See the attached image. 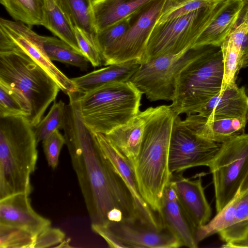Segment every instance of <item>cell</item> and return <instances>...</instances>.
<instances>
[{
  "label": "cell",
  "instance_id": "6da1fadb",
  "mask_svg": "<svg viewBox=\"0 0 248 248\" xmlns=\"http://www.w3.org/2000/svg\"><path fill=\"white\" fill-rule=\"evenodd\" d=\"M68 96L64 137L91 224L108 225V215L114 210L123 213L126 222L140 221L130 192L82 119L79 93Z\"/></svg>",
  "mask_w": 248,
  "mask_h": 248
},
{
  "label": "cell",
  "instance_id": "7a4b0ae2",
  "mask_svg": "<svg viewBox=\"0 0 248 248\" xmlns=\"http://www.w3.org/2000/svg\"><path fill=\"white\" fill-rule=\"evenodd\" d=\"M145 121L140 149L131 162L138 187L143 199L156 214L171 174L169 152L174 117L170 106L150 107L143 111Z\"/></svg>",
  "mask_w": 248,
  "mask_h": 248
},
{
  "label": "cell",
  "instance_id": "3957f363",
  "mask_svg": "<svg viewBox=\"0 0 248 248\" xmlns=\"http://www.w3.org/2000/svg\"><path fill=\"white\" fill-rule=\"evenodd\" d=\"M33 127L25 116L0 117V199L31 191L38 157Z\"/></svg>",
  "mask_w": 248,
  "mask_h": 248
},
{
  "label": "cell",
  "instance_id": "277c9868",
  "mask_svg": "<svg viewBox=\"0 0 248 248\" xmlns=\"http://www.w3.org/2000/svg\"><path fill=\"white\" fill-rule=\"evenodd\" d=\"M0 82L18 92L30 107L26 118L33 127L43 118L60 88L27 54L16 47L0 49Z\"/></svg>",
  "mask_w": 248,
  "mask_h": 248
},
{
  "label": "cell",
  "instance_id": "5b68a950",
  "mask_svg": "<svg viewBox=\"0 0 248 248\" xmlns=\"http://www.w3.org/2000/svg\"><path fill=\"white\" fill-rule=\"evenodd\" d=\"M79 93L84 123L93 132L104 135L126 124L139 113L143 94L130 81L107 84Z\"/></svg>",
  "mask_w": 248,
  "mask_h": 248
},
{
  "label": "cell",
  "instance_id": "8992f818",
  "mask_svg": "<svg viewBox=\"0 0 248 248\" xmlns=\"http://www.w3.org/2000/svg\"><path fill=\"white\" fill-rule=\"evenodd\" d=\"M223 63L220 47L208 46L180 72L170 105L179 115L197 114L221 89Z\"/></svg>",
  "mask_w": 248,
  "mask_h": 248
},
{
  "label": "cell",
  "instance_id": "52a82bcc",
  "mask_svg": "<svg viewBox=\"0 0 248 248\" xmlns=\"http://www.w3.org/2000/svg\"><path fill=\"white\" fill-rule=\"evenodd\" d=\"M225 1L203 7L155 26L140 62L192 48Z\"/></svg>",
  "mask_w": 248,
  "mask_h": 248
},
{
  "label": "cell",
  "instance_id": "ba28073f",
  "mask_svg": "<svg viewBox=\"0 0 248 248\" xmlns=\"http://www.w3.org/2000/svg\"><path fill=\"white\" fill-rule=\"evenodd\" d=\"M207 46L191 48L176 54L163 55L142 62L129 81L150 101L172 102L179 74Z\"/></svg>",
  "mask_w": 248,
  "mask_h": 248
},
{
  "label": "cell",
  "instance_id": "9c48e42d",
  "mask_svg": "<svg viewBox=\"0 0 248 248\" xmlns=\"http://www.w3.org/2000/svg\"><path fill=\"white\" fill-rule=\"evenodd\" d=\"M208 167L213 177L217 213L236 196L248 170V134L221 143Z\"/></svg>",
  "mask_w": 248,
  "mask_h": 248
},
{
  "label": "cell",
  "instance_id": "30bf717a",
  "mask_svg": "<svg viewBox=\"0 0 248 248\" xmlns=\"http://www.w3.org/2000/svg\"><path fill=\"white\" fill-rule=\"evenodd\" d=\"M220 145L197 135L176 115L169 147L170 173H180L198 166L209 167Z\"/></svg>",
  "mask_w": 248,
  "mask_h": 248
},
{
  "label": "cell",
  "instance_id": "8fae6325",
  "mask_svg": "<svg viewBox=\"0 0 248 248\" xmlns=\"http://www.w3.org/2000/svg\"><path fill=\"white\" fill-rule=\"evenodd\" d=\"M169 0H154L133 16L124 36L103 61V65L140 60L145 54L152 31L166 9Z\"/></svg>",
  "mask_w": 248,
  "mask_h": 248
},
{
  "label": "cell",
  "instance_id": "7c38bea8",
  "mask_svg": "<svg viewBox=\"0 0 248 248\" xmlns=\"http://www.w3.org/2000/svg\"><path fill=\"white\" fill-rule=\"evenodd\" d=\"M16 47L27 54L56 82L65 94L77 91L69 78L48 58L43 47L41 35L18 21L0 19V49Z\"/></svg>",
  "mask_w": 248,
  "mask_h": 248
},
{
  "label": "cell",
  "instance_id": "4fadbf2b",
  "mask_svg": "<svg viewBox=\"0 0 248 248\" xmlns=\"http://www.w3.org/2000/svg\"><path fill=\"white\" fill-rule=\"evenodd\" d=\"M94 133L104 155L130 192L141 223L154 228L162 227L159 217L155 215L156 213L150 208L140 194L131 162L111 144L105 135Z\"/></svg>",
  "mask_w": 248,
  "mask_h": 248
},
{
  "label": "cell",
  "instance_id": "5bb4252c",
  "mask_svg": "<svg viewBox=\"0 0 248 248\" xmlns=\"http://www.w3.org/2000/svg\"><path fill=\"white\" fill-rule=\"evenodd\" d=\"M125 248H177L179 240L164 226L152 228L140 222L112 223L108 225Z\"/></svg>",
  "mask_w": 248,
  "mask_h": 248
},
{
  "label": "cell",
  "instance_id": "9a60e30c",
  "mask_svg": "<svg viewBox=\"0 0 248 248\" xmlns=\"http://www.w3.org/2000/svg\"><path fill=\"white\" fill-rule=\"evenodd\" d=\"M183 172L172 174L170 182L188 219L197 229L209 221L212 209L206 198L202 179L184 177Z\"/></svg>",
  "mask_w": 248,
  "mask_h": 248
},
{
  "label": "cell",
  "instance_id": "2e32d148",
  "mask_svg": "<svg viewBox=\"0 0 248 248\" xmlns=\"http://www.w3.org/2000/svg\"><path fill=\"white\" fill-rule=\"evenodd\" d=\"M158 215L163 226L179 240L182 246L198 248L196 240L197 229L185 212L170 182L164 189Z\"/></svg>",
  "mask_w": 248,
  "mask_h": 248
},
{
  "label": "cell",
  "instance_id": "e0dca14e",
  "mask_svg": "<svg viewBox=\"0 0 248 248\" xmlns=\"http://www.w3.org/2000/svg\"><path fill=\"white\" fill-rule=\"evenodd\" d=\"M0 224L25 229L37 234L51 226V221L32 207L29 194L19 193L0 199Z\"/></svg>",
  "mask_w": 248,
  "mask_h": 248
},
{
  "label": "cell",
  "instance_id": "ac0fdd59",
  "mask_svg": "<svg viewBox=\"0 0 248 248\" xmlns=\"http://www.w3.org/2000/svg\"><path fill=\"white\" fill-rule=\"evenodd\" d=\"M186 124L197 135L221 144L245 133L247 119L203 116L198 113L187 115Z\"/></svg>",
  "mask_w": 248,
  "mask_h": 248
},
{
  "label": "cell",
  "instance_id": "d6986e66",
  "mask_svg": "<svg viewBox=\"0 0 248 248\" xmlns=\"http://www.w3.org/2000/svg\"><path fill=\"white\" fill-rule=\"evenodd\" d=\"M198 114L226 118L247 119L248 95L244 87L235 84L220 91L199 110Z\"/></svg>",
  "mask_w": 248,
  "mask_h": 248
},
{
  "label": "cell",
  "instance_id": "ffe728a7",
  "mask_svg": "<svg viewBox=\"0 0 248 248\" xmlns=\"http://www.w3.org/2000/svg\"><path fill=\"white\" fill-rule=\"evenodd\" d=\"M153 0H93V12L96 33L136 15Z\"/></svg>",
  "mask_w": 248,
  "mask_h": 248
},
{
  "label": "cell",
  "instance_id": "44dd1931",
  "mask_svg": "<svg viewBox=\"0 0 248 248\" xmlns=\"http://www.w3.org/2000/svg\"><path fill=\"white\" fill-rule=\"evenodd\" d=\"M243 4L241 0H228L214 16L192 48L220 47L230 34Z\"/></svg>",
  "mask_w": 248,
  "mask_h": 248
},
{
  "label": "cell",
  "instance_id": "7402d4cb",
  "mask_svg": "<svg viewBox=\"0 0 248 248\" xmlns=\"http://www.w3.org/2000/svg\"><path fill=\"white\" fill-rule=\"evenodd\" d=\"M140 65V60H133L110 64L71 79L77 91L84 93L107 84L129 81Z\"/></svg>",
  "mask_w": 248,
  "mask_h": 248
},
{
  "label": "cell",
  "instance_id": "603a6c76",
  "mask_svg": "<svg viewBox=\"0 0 248 248\" xmlns=\"http://www.w3.org/2000/svg\"><path fill=\"white\" fill-rule=\"evenodd\" d=\"M145 123L143 112L140 111L130 121L116 127L105 136L131 162L140 152Z\"/></svg>",
  "mask_w": 248,
  "mask_h": 248
},
{
  "label": "cell",
  "instance_id": "cb8c5ba5",
  "mask_svg": "<svg viewBox=\"0 0 248 248\" xmlns=\"http://www.w3.org/2000/svg\"><path fill=\"white\" fill-rule=\"evenodd\" d=\"M45 22L43 26L78 51L82 53L74 26L56 0H46Z\"/></svg>",
  "mask_w": 248,
  "mask_h": 248
},
{
  "label": "cell",
  "instance_id": "d4e9b609",
  "mask_svg": "<svg viewBox=\"0 0 248 248\" xmlns=\"http://www.w3.org/2000/svg\"><path fill=\"white\" fill-rule=\"evenodd\" d=\"M0 2L16 21L30 27L44 26L46 0H0Z\"/></svg>",
  "mask_w": 248,
  "mask_h": 248
},
{
  "label": "cell",
  "instance_id": "484cf974",
  "mask_svg": "<svg viewBox=\"0 0 248 248\" xmlns=\"http://www.w3.org/2000/svg\"><path fill=\"white\" fill-rule=\"evenodd\" d=\"M75 27L82 30L95 44L96 30L92 7L93 0H56Z\"/></svg>",
  "mask_w": 248,
  "mask_h": 248
},
{
  "label": "cell",
  "instance_id": "4316f807",
  "mask_svg": "<svg viewBox=\"0 0 248 248\" xmlns=\"http://www.w3.org/2000/svg\"><path fill=\"white\" fill-rule=\"evenodd\" d=\"M44 51L51 61L75 66L87 71L90 63L88 59L69 45L55 37L41 36Z\"/></svg>",
  "mask_w": 248,
  "mask_h": 248
},
{
  "label": "cell",
  "instance_id": "83f0119b",
  "mask_svg": "<svg viewBox=\"0 0 248 248\" xmlns=\"http://www.w3.org/2000/svg\"><path fill=\"white\" fill-rule=\"evenodd\" d=\"M237 195L233 220L231 225L218 233L225 243L240 241L248 235V191L242 194L238 191Z\"/></svg>",
  "mask_w": 248,
  "mask_h": 248
},
{
  "label": "cell",
  "instance_id": "f1b7e54d",
  "mask_svg": "<svg viewBox=\"0 0 248 248\" xmlns=\"http://www.w3.org/2000/svg\"><path fill=\"white\" fill-rule=\"evenodd\" d=\"M220 48L223 63L222 91L236 84L238 74L243 68L239 48L230 38H226Z\"/></svg>",
  "mask_w": 248,
  "mask_h": 248
},
{
  "label": "cell",
  "instance_id": "f546056e",
  "mask_svg": "<svg viewBox=\"0 0 248 248\" xmlns=\"http://www.w3.org/2000/svg\"><path fill=\"white\" fill-rule=\"evenodd\" d=\"M30 107L26 99L18 92L0 82V117L30 114Z\"/></svg>",
  "mask_w": 248,
  "mask_h": 248
},
{
  "label": "cell",
  "instance_id": "4dcf8cb0",
  "mask_svg": "<svg viewBox=\"0 0 248 248\" xmlns=\"http://www.w3.org/2000/svg\"><path fill=\"white\" fill-rule=\"evenodd\" d=\"M237 202L236 194L223 209L217 213L213 219L197 229L196 240L198 244L209 236L218 233L231 225L234 217Z\"/></svg>",
  "mask_w": 248,
  "mask_h": 248
},
{
  "label": "cell",
  "instance_id": "1f68e13d",
  "mask_svg": "<svg viewBox=\"0 0 248 248\" xmlns=\"http://www.w3.org/2000/svg\"><path fill=\"white\" fill-rule=\"evenodd\" d=\"M65 108L66 105L62 100L54 102L47 115L33 127L37 144L55 131L63 129Z\"/></svg>",
  "mask_w": 248,
  "mask_h": 248
},
{
  "label": "cell",
  "instance_id": "d6a6232c",
  "mask_svg": "<svg viewBox=\"0 0 248 248\" xmlns=\"http://www.w3.org/2000/svg\"><path fill=\"white\" fill-rule=\"evenodd\" d=\"M132 17L122 20L96 33L95 44L100 54L102 62L113 46L125 34L131 25Z\"/></svg>",
  "mask_w": 248,
  "mask_h": 248
},
{
  "label": "cell",
  "instance_id": "836d02e7",
  "mask_svg": "<svg viewBox=\"0 0 248 248\" xmlns=\"http://www.w3.org/2000/svg\"><path fill=\"white\" fill-rule=\"evenodd\" d=\"M35 238L25 229L0 224V248H34Z\"/></svg>",
  "mask_w": 248,
  "mask_h": 248
},
{
  "label": "cell",
  "instance_id": "e575fe53",
  "mask_svg": "<svg viewBox=\"0 0 248 248\" xmlns=\"http://www.w3.org/2000/svg\"><path fill=\"white\" fill-rule=\"evenodd\" d=\"M220 2L223 1L219 0H190L176 5L166 7L157 23H163Z\"/></svg>",
  "mask_w": 248,
  "mask_h": 248
},
{
  "label": "cell",
  "instance_id": "d590c367",
  "mask_svg": "<svg viewBox=\"0 0 248 248\" xmlns=\"http://www.w3.org/2000/svg\"><path fill=\"white\" fill-rule=\"evenodd\" d=\"M42 143L47 164L54 169L58 166L61 151L65 144V138L57 130L43 140Z\"/></svg>",
  "mask_w": 248,
  "mask_h": 248
},
{
  "label": "cell",
  "instance_id": "8d00e7d4",
  "mask_svg": "<svg viewBox=\"0 0 248 248\" xmlns=\"http://www.w3.org/2000/svg\"><path fill=\"white\" fill-rule=\"evenodd\" d=\"M76 35L82 53L88 59L93 67L100 66L103 62L95 44L81 29L75 27Z\"/></svg>",
  "mask_w": 248,
  "mask_h": 248
},
{
  "label": "cell",
  "instance_id": "74e56055",
  "mask_svg": "<svg viewBox=\"0 0 248 248\" xmlns=\"http://www.w3.org/2000/svg\"><path fill=\"white\" fill-rule=\"evenodd\" d=\"M248 33V0L243 1L235 22L228 35L239 48L244 37Z\"/></svg>",
  "mask_w": 248,
  "mask_h": 248
},
{
  "label": "cell",
  "instance_id": "f35d334b",
  "mask_svg": "<svg viewBox=\"0 0 248 248\" xmlns=\"http://www.w3.org/2000/svg\"><path fill=\"white\" fill-rule=\"evenodd\" d=\"M65 239V234L59 228L49 226L35 235L34 248L56 247Z\"/></svg>",
  "mask_w": 248,
  "mask_h": 248
},
{
  "label": "cell",
  "instance_id": "ab89813d",
  "mask_svg": "<svg viewBox=\"0 0 248 248\" xmlns=\"http://www.w3.org/2000/svg\"><path fill=\"white\" fill-rule=\"evenodd\" d=\"M91 229L105 240L109 247L125 248L108 225L91 224Z\"/></svg>",
  "mask_w": 248,
  "mask_h": 248
},
{
  "label": "cell",
  "instance_id": "60d3db41",
  "mask_svg": "<svg viewBox=\"0 0 248 248\" xmlns=\"http://www.w3.org/2000/svg\"><path fill=\"white\" fill-rule=\"evenodd\" d=\"M239 48L241 57L242 68H244L248 66V33L244 37Z\"/></svg>",
  "mask_w": 248,
  "mask_h": 248
},
{
  "label": "cell",
  "instance_id": "b9f144b4",
  "mask_svg": "<svg viewBox=\"0 0 248 248\" xmlns=\"http://www.w3.org/2000/svg\"><path fill=\"white\" fill-rule=\"evenodd\" d=\"M222 247L225 248H248V235L240 241L225 243Z\"/></svg>",
  "mask_w": 248,
  "mask_h": 248
},
{
  "label": "cell",
  "instance_id": "7bdbcfd3",
  "mask_svg": "<svg viewBox=\"0 0 248 248\" xmlns=\"http://www.w3.org/2000/svg\"><path fill=\"white\" fill-rule=\"evenodd\" d=\"M248 191V170L240 186L238 192L244 193Z\"/></svg>",
  "mask_w": 248,
  "mask_h": 248
},
{
  "label": "cell",
  "instance_id": "ee69618b",
  "mask_svg": "<svg viewBox=\"0 0 248 248\" xmlns=\"http://www.w3.org/2000/svg\"><path fill=\"white\" fill-rule=\"evenodd\" d=\"M190 0H169L167 7L176 5ZM220 1H226L228 0H219Z\"/></svg>",
  "mask_w": 248,
  "mask_h": 248
},
{
  "label": "cell",
  "instance_id": "f6af8a7d",
  "mask_svg": "<svg viewBox=\"0 0 248 248\" xmlns=\"http://www.w3.org/2000/svg\"><path fill=\"white\" fill-rule=\"evenodd\" d=\"M70 242V239L69 238H67L66 239H64L61 243L59 244V245L57 246L56 248L71 247V246L69 245Z\"/></svg>",
  "mask_w": 248,
  "mask_h": 248
},
{
  "label": "cell",
  "instance_id": "bcb514c9",
  "mask_svg": "<svg viewBox=\"0 0 248 248\" xmlns=\"http://www.w3.org/2000/svg\"><path fill=\"white\" fill-rule=\"evenodd\" d=\"M247 121L248 122V116H247Z\"/></svg>",
  "mask_w": 248,
  "mask_h": 248
},
{
  "label": "cell",
  "instance_id": "7dc6e473",
  "mask_svg": "<svg viewBox=\"0 0 248 248\" xmlns=\"http://www.w3.org/2000/svg\"><path fill=\"white\" fill-rule=\"evenodd\" d=\"M243 0V1H244V0Z\"/></svg>",
  "mask_w": 248,
  "mask_h": 248
}]
</instances>
